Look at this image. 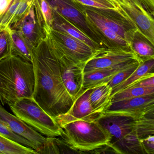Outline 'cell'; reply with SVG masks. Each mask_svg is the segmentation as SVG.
Returning a JSON list of instances; mask_svg holds the SVG:
<instances>
[{
	"instance_id": "1",
	"label": "cell",
	"mask_w": 154,
	"mask_h": 154,
	"mask_svg": "<svg viewBox=\"0 0 154 154\" xmlns=\"http://www.w3.org/2000/svg\"><path fill=\"white\" fill-rule=\"evenodd\" d=\"M32 64L35 78L33 100L54 118L66 113L74 100L62 81L57 59L45 41L33 49Z\"/></svg>"
},
{
	"instance_id": "2",
	"label": "cell",
	"mask_w": 154,
	"mask_h": 154,
	"mask_svg": "<svg viewBox=\"0 0 154 154\" xmlns=\"http://www.w3.org/2000/svg\"><path fill=\"white\" fill-rule=\"evenodd\" d=\"M35 78L33 64L10 55L0 60V101L3 106L23 99H33Z\"/></svg>"
},
{
	"instance_id": "3",
	"label": "cell",
	"mask_w": 154,
	"mask_h": 154,
	"mask_svg": "<svg viewBox=\"0 0 154 154\" xmlns=\"http://www.w3.org/2000/svg\"><path fill=\"white\" fill-rule=\"evenodd\" d=\"M54 119L63 129V140L76 153H94L99 149L109 146V135L96 120L73 119L66 113Z\"/></svg>"
},
{
	"instance_id": "4",
	"label": "cell",
	"mask_w": 154,
	"mask_h": 154,
	"mask_svg": "<svg viewBox=\"0 0 154 154\" xmlns=\"http://www.w3.org/2000/svg\"><path fill=\"white\" fill-rule=\"evenodd\" d=\"M9 107L15 115L43 136H62L63 129L54 118L47 113L33 99H21Z\"/></svg>"
},
{
	"instance_id": "5",
	"label": "cell",
	"mask_w": 154,
	"mask_h": 154,
	"mask_svg": "<svg viewBox=\"0 0 154 154\" xmlns=\"http://www.w3.org/2000/svg\"><path fill=\"white\" fill-rule=\"evenodd\" d=\"M137 119L122 113H102L96 121L109 135V146L119 154L128 142L138 137L136 131Z\"/></svg>"
},
{
	"instance_id": "6",
	"label": "cell",
	"mask_w": 154,
	"mask_h": 154,
	"mask_svg": "<svg viewBox=\"0 0 154 154\" xmlns=\"http://www.w3.org/2000/svg\"><path fill=\"white\" fill-rule=\"evenodd\" d=\"M49 30L44 41L57 59L62 81L75 100L82 89L85 65L77 63L67 56Z\"/></svg>"
},
{
	"instance_id": "7",
	"label": "cell",
	"mask_w": 154,
	"mask_h": 154,
	"mask_svg": "<svg viewBox=\"0 0 154 154\" xmlns=\"http://www.w3.org/2000/svg\"><path fill=\"white\" fill-rule=\"evenodd\" d=\"M47 27L39 0H35L26 15L10 28L15 30L34 49L45 38Z\"/></svg>"
},
{
	"instance_id": "8",
	"label": "cell",
	"mask_w": 154,
	"mask_h": 154,
	"mask_svg": "<svg viewBox=\"0 0 154 154\" xmlns=\"http://www.w3.org/2000/svg\"><path fill=\"white\" fill-rule=\"evenodd\" d=\"M136 61L140 60L131 50L103 47L97 49L93 56L86 62L84 73L96 70L113 69Z\"/></svg>"
},
{
	"instance_id": "9",
	"label": "cell",
	"mask_w": 154,
	"mask_h": 154,
	"mask_svg": "<svg viewBox=\"0 0 154 154\" xmlns=\"http://www.w3.org/2000/svg\"><path fill=\"white\" fill-rule=\"evenodd\" d=\"M138 31L154 45V17L149 15L139 0H116Z\"/></svg>"
},
{
	"instance_id": "10",
	"label": "cell",
	"mask_w": 154,
	"mask_h": 154,
	"mask_svg": "<svg viewBox=\"0 0 154 154\" xmlns=\"http://www.w3.org/2000/svg\"><path fill=\"white\" fill-rule=\"evenodd\" d=\"M48 28L63 52L77 63L85 65L95 54L97 49H94L87 44L64 32Z\"/></svg>"
},
{
	"instance_id": "11",
	"label": "cell",
	"mask_w": 154,
	"mask_h": 154,
	"mask_svg": "<svg viewBox=\"0 0 154 154\" xmlns=\"http://www.w3.org/2000/svg\"><path fill=\"white\" fill-rule=\"evenodd\" d=\"M154 112V94L112 102L103 113H122L137 118Z\"/></svg>"
},
{
	"instance_id": "12",
	"label": "cell",
	"mask_w": 154,
	"mask_h": 154,
	"mask_svg": "<svg viewBox=\"0 0 154 154\" xmlns=\"http://www.w3.org/2000/svg\"><path fill=\"white\" fill-rule=\"evenodd\" d=\"M0 118L6 122L13 132L30 141L34 145V149L38 154L45 141V137L16 115L10 113L1 103Z\"/></svg>"
},
{
	"instance_id": "13",
	"label": "cell",
	"mask_w": 154,
	"mask_h": 154,
	"mask_svg": "<svg viewBox=\"0 0 154 154\" xmlns=\"http://www.w3.org/2000/svg\"><path fill=\"white\" fill-rule=\"evenodd\" d=\"M54 11L64 17L91 37L93 34L87 26L78 6L71 0H46Z\"/></svg>"
},
{
	"instance_id": "14",
	"label": "cell",
	"mask_w": 154,
	"mask_h": 154,
	"mask_svg": "<svg viewBox=\"0 0 154 154\" xmlns=\"http://www.w3.org/2000/svg\"><path fill=\"white\" fill-rule=\"evenodd\" d=\"M84 17L91 32L102 42L105 47L122 48L131 50L129 43L117 33L88 18Z\"/></svg>"
},
{
	"instance_id": "15",
	"label": "cell",
	"mask_w": 154,
	"mask_h": 154,
	"mask_svg": "<svg viewBox=\"0 0 154 154\" xmlns=\"http://www.w3.org/2000/svg\"><path fill=\"white\" fill-rule=\"evenodd\" d=\"M92 88L86 89L79 94L70 110L66 113L67 115L73 119L89 121L97 119L101 114L94 109L90 100Z\"/></svg>"
},
{
	"instance_id": "16",
	"label": "cell",
	"mask_w": 154,
	"mask_h": 154,
	"mask_svg": "<svg viewBox=\"0 0 154 154\" xmlns=\"http://www.w3.org/2000/svg\"><path fill=\"white\" fill-rule=\"evenodd\" d=\"M53 17L54 22L52 28L64 32L66 34L87 44L94 49L103 47L100 46L99 43L95 41V40L79 28L72 21L54 11H53Z\"/></svg>"
},
{
	"instance_id": "17",
	"label": "cell",
	"mask_w": 154,
	"mask_h": 154,
	"mask_svg": "<svg viewBox=\"0 0 154 154\" xmlns=\"http://www.w3.org/2000/svg\"><path fill=\"white\" fill-rule=\"evenodd\" d=\"M112 89L108 82L103 83L93 87L90 100L94 109L101 114L112 102Z\"/></svg>"
},
{
	"instance_id": "18",
	"label": "cell",
	"mask_w": 154,
	"mask_h": 154,
	"mask_svg": "<svg viewBox=\"0 0 154 154\" xmlns=\"http://www.w3.org/2000/svg\"><path fill=\"white\" fill-rule=\"evenodd\" d=\"M135 62L127 65L113 69L96 70L84 73L83 83L82 92L103 83L108 82L115 74Z\"/></svg>"
},
{
	"instance_id": "19",
	"label": "cell",
	"mask_w": 154,
	"mask_h": 154,
	"mask_svg": "<svg viewBox=\"0 0 154 154\" xmlns=\"http://www.w3.org/2000/svg\"><path fill=\"white\" fill-rule=\"evenodd\" d=\"M154 59L141 62L137 68L126 81L112 89V96L118 92L128 88L143 78L154 75Z\"/></svg>"
},
{
	"instance_id": "20",
	"label": "cell",
	"mask_w": 154,
	"mask_h": 154,
	"mask_svg": "<svg viewBox=\"0 0 154 154\" xmlns=\"http://www.w3.org/2000/svg\"><path fill=\"white\" fill-rule=\"evenodd\" d=\"M131 48L140 62L154 59V45L138 31L132 38Z\"/></svg>"
},
{
	"instance_id": "21",
	"label": "cell",
	"mask_w": 154,
	"mask_h": 154,
	"mask_svg": "<svg viewBox=\"0 0 154 154\" xmlns=\"http://www.w3.org/2000/svg\"><path fill=\"white\" fill-rule=\"evenodd\" d=\"M6 29L10 37L11 55L17 56L25 61L32 63L33 49L15 30L10 27Z\"/></svg>"
},
{
	"instance_id": "22",
	"label": "cell",
	"mask_w": 154,
	"mask_h": 154,
	"mask_svg": "<svg viewBox=\"0 0 154 154\" xmlns=\"http://www.w3.org/2000/svg\"><path fill=\"white\" fill-rule=\"evenodd\" d=\"M71 1L75 4L92 8L102 12H117L121 14L125 17L127 18L131 22V20L125 14L123 10L120 7L111 0H71Z\"/></svg>"
},
{
	"instance_id": "23",
	"label": "cell",
	"mask_w": 154,
	"mask_h": 154,
	"mask_svg": "<svg viewBox=\"0 0 154 154\" xmlns=\"http://www.w3.org/2000/svg\"><path fill=\"white\" fill-rule=\"evenodd\" d=\"M32 148L12 141L0 134V154H36Z\"/></svg>"
},
{
	"instance_id": "24",
	"label": "cell",
	"mask_w": 154,
	"mask_h": 154,
	"mask_svg": "<svg viewBox=\"0 0 154 154\" xmlns=\"http://www.w3.org/2000/svg\"><path fill=\"white\" fill-rule=\"evenodd\" d=\"M154 94V87L131 86L123 89L113 94L112 102Z\"/></svg>"
},
{
	"instance_id": "25",
	"label": "cell",
	"mask_w": 154,
	"mask_h": 154,
	"mask_svg": "<svg viewBox=\"0 0 154 154\" xmlns=\"http://www.w3.org/2000/svg\"><path fill=\"white\" fill-rule=\"evenodd\" d=\"M71 149L63 140L56 137H47L43 147L38 154H61L68 153L67 150Z\"/></svg>"
},
{
	"instance_id": "26",
	"label": "cell",
	"mask_w": 154,
	"mask_h": 154,
	"mask_svg": "<svg viewBox=\"0 0 154 154\" xmlns=\"http://www.w3.org/2000/svg\"><path fill=\"white\" fill-rule=\"evenodd\" d=\"M154 113L137 119L136 131L140 139L154 134Z\"/></svg>"
},
{
	"instance_id": "27",
	"label": "cell",
	"mask_w": 154,
	"mask_h": 154,
	"mask_svg": "<svg viewBox=\"0 0 154 154\" xmlns=\"http://www.w3.org/2000/svg\"><path fill=\"white\" fill-rule=\"evenodd\" d=\"M140 63L141 62L140 61H136L126 68L119 71L112 76V78L108 82V84L112 89L115 88L126 81L137 68Z\"/></svg>"
},
{
	"instance_id": "28",
	"label": "cell",
	"mask_w": 154,
	"mask_h": 154,
	"mask_svg": "<svg viewBox=\"0 0 154 154\" xmlns=\"http://www.w3.org/2000/svg\"><path fill=\"white\" fill-rule=\"evenodd\" d=\"M0 134L5 137L17 142L26 146L32 148L34 149V146L30 141L26 139L23 137L13 132L10 128L8 126L6 122L0 118Z\"/></svg>"
},
{
	"instance_id": "29",
	"label": "cell",
	"mask_w": 154,
	"mask_h": 154,
	"mask_svg": "<svg viewBox=\"0 0 154 154\" xmlns=\"http://www.w3.org/2000/svg\"><path fill=\"white\" fill-rule=\"evenodd\" d=\"M11 54V41L7 29H0V60Z\"/></svg>"
},
{
	"instance_id": "30",
	"label": "cell",
	"mask_w": 154,
	"mask_h": 154,
	"mask_svg": "<svg viewBox=\"0 0 154 154\" xmlns=\"http://www.w3.org/2000/svg\"><path fill=\"white\" fill-rule=\"evenodd\" d=\"M40 8L48 27L52 28L54 22L53 11L46 0H39Z\"/></svg>"
},
{
	"instance_id": "31",
	"label": "cell",
	"mask_w": 154,
	"mask_h": 154,
	"mask_svg": "<svg viewBox=\"0 0 154 154\" xmlns=\"http://www.w3.org/2000/svg\"><path fill=\"white\" fill-rule=\"evenodd\" d=\"M142 148L146 154H154V136L149 135L140 139Z\"/></svg>"
},
{
	"instance_id": "32",
	"label": "cell",
	"mask_w": 154,
	"mask_h": 154,
	"mask_svg": "<svg viewBox=\"0 0 154 154\" xmlns=\"http://www.w3.org/2000/svg\"><path fill=\"white\" fill-rule=\"evenodd\" d=\"M131 86L154 87V75H151V76L143 78L129 87H131Z\"/></svg>"
},
{
	"instance_id": "33",
	"label": "cell",
	"mask_w": 154,
	"mask_h": 154,
	"mask_svg": "<svg viewBox=\"0 0 154 154\" xmlns=\"http://www.w3.org/2000/svg\"><path fill=\"white\" fill-rule=\"evenodd\" d=\"M147 12L154 17V0H139Z\"/></svg>"
},
{
	"instance_id": "34",
	"label": "cell",
	"mask_w": 154,
	"mask_h": 154,
	"mask_svg": "<svg viewBox=\"0 0 154 154\" xmlns=\"http://www.w3.org/2000/svg\"><path fill=\"white\" fill-rule=\"evenodd\" d=\"M13 0H0V18L8 9Z\"/></svg>"
},
{
	"instance_id": "35",
	"label": "cell",
	"mask_w": 154,
	"mask_h": 154,
	"mask_svg": "<svg viewBox=\"0 0 154 154\" xmlns=\"http://www.w3.org/2000/svg\"><path fill=\"white\" fill-rule=\"evenodd\" d=\"M111 1H112L114 2H115V3H116V4H118V5H119V4H118V3H117V2H116L114 1V0H111Z\"/></svg>"
},
{
	"instance_id": "36",
	"label": "cell",
	"mask_w": 154,
	"mask_h": 154,
	"mask_svg": "<svg viewBox=\"0 0 154 154\" xmlns=\"http://www.w3.org/2000/svg\"><path fill=\"white\" fill-rule=\"evenodd\" d=\"M114 1H115L116 2H117H117L116 1V0H114Z\"/></svg>"
}]
</instances>
